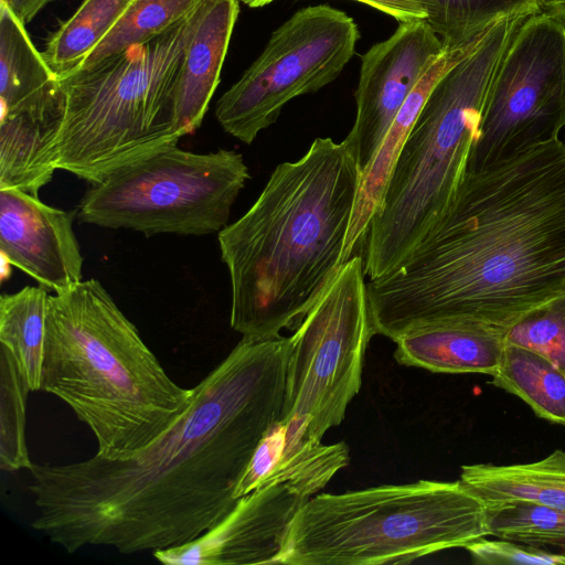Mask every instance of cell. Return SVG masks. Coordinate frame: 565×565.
I'll use <instances>...</instances> for the list:
<instances>
[{
	"label": "cell",
	"mask_w": 565,
	"mask_h": 565,
	"mask_svg": "<svg viewBox=\"0 0 565 565\" xmlns=\"http://www.w3.org/2000/svg\"><path fill=\"white\" fill-rule=\"evenodd\" d=\"M290 337L242 338L193 387L184 414L122 460L32 462L31 526L73 554L154 552L198 540L236 505L235 490L280 419Z\"/></svg>",
	"instance_id": "1"
},
{
	"label": "cell",
	"mask_w": 565,
	"mask_h": 565,
	"mask_svg": "<svg viewBox=\"0 0 565 565\" xmlns=\"http://www.w3.org/2000/svg\"><path fill=\"white\" fill-rule=\"evenodd\" d=\"M366 291L373 335L393 341L435 322L507 330L565 292V142L465 172L437 223Z\"/></svg>",
	"instance_id": "2"
},
{
	"label": "cell",
	"mask_w": 565,
	"mask_h": 565,
	"mask_svg": "<svg viewBox=\"0 0 565 565\" xmlns=\"http://www.w3.org/2000/svg\"><path fill=\"white\" fill-rule=\"evenodd\" d=\"M362 171L344 141L316 138L278 164L249 210L217 233L230 322L263 340L297 328L341 267Z\"/></svg>",
	"instance_id": "3"
},
{
	"label": "cell",
	"mask_w": 565,
	"mask_h": 565,
	"mask_svg": "<svg viewBox=\"0 0 565 565\" xmlns=\"http://www.w3.org/2000/svg\"><path fill=\"white\" fill-rule=\"evenodd\" d=\"M41 391L63 401L94 435L97 455L129 459L184 414L178 385L97 279L49 295Z\"/></svg>",
	"instance_id": "4"
},
{
	"label": "cell",
	"mask_w": 565,
	"mask_h": 565,
	"mask_svg": "<svg viewBox=\"0 0 565 565\" xmlns=\"http://www.w3.org/2000/svg\"><path fill=\"white\" fill-rule=\"evenodd\" d=\"M526 17L501 19L436 83L398 153L362 256L367 280L392 271L449 206L501 58Z\"/></svg>",
	"instance_id": "5"
},
{
	"label": "cell",
	"mask_w": 565,
	"mask_h": 565,
	"mask_svg": "<svg viewBox=\"0 0 565 565\" xmlns=\"http://www.w3.org/2000/svg\"><path fill=\"white\" fill-rule=\"evenodd\" d=\"M204 0L164 34L60 78L62 120L55 166L89 184L178 145L174 93Z\"/></svg>",
	"instance_id": "6"
},
{
	"label": "cell",
	"mask_w": 565,
	"mask_h": 565,
	"mask_svg": "<svg viewBox=\"0 0 565 565\" xmlns=\"http://www.w3.org/2000/svg\"><path fill=\"white\" fill-rule=\"evenodd\" d=\"M486 536V508L459 480H418L315 495L295 518L278 564L411 563Z\"/></svg>",
	"instance_id": "7"
},
{
	"label": "cell",
	"mask_w": 565,
	"mask_h": 565,
	"mask_svg": "<svg viewBox=\"0 0 565 565\" xmlns=\"http://www.w3.org/2000/svg\"><path fill=\"white\" fill-rule=\"evenodd\" d=\"M249 178L243 156L234 150L196 153L174 145L90 184L77 217L147 236L218 233Z\"/></svg>",
	"instance_id": "8"
},
{
	"label": "cell",
	"mask_w": 565,
	"mask_h": 565,
	"mask_svg": "<svg viewBox=\"0 0 565 565\" xmlns=\"http://www.w3.org/2000/svg\"><path fill=\"white\" fill-rule=\"evenodd\" d=\"M373 337L364 263L353 255L290 337L279 423L282 459L321 443L340 425L362 383L363 358Z\"/></svg>",
	"instance_id": "9"
},
{
	"label": "cell",
	"mask_w": 565,
	"mask_h": 565,
	"mask_svg": "<svg viewBox=\"0 0 565 565\" xmlns=\"http://www.w3.org/2000/svg\"><path fill=\"white\" fill-rule=\"evenodd\" d=\"M565 126V23L540 11L515 30L491 83L465 172L558 139Z\"/></svg>",
	"instance_id": "10"
},
{
	"label": "cell",
	"mask_w": 565,
	"mask_h": 565,
	"mask_svg": "<svg viewBox=\"0 0 565 565\" xmlns=\"http://www.w3.org/2000/svg\"><path fill=\"white\" fill-rule=\"evenodd\" d=\"M358 25L328 4L302 8L276 29L260 55L217 100L225 132L246 145L295 97L333 82L355 53Z\"/></svg>",
	"instance_id": "11"
},
{
	"label": "cell",
	"mask_w": 565,
	"mask_h": 565,
	"mask_svg": "<svg viewBox=\"0 0 565 565\" xmlns=\"http://www.w3.org/2000/svg\"><path fill=\"white\" fill-rule=\"evenodd\" d=\"M349 460L344 443L308 447L280 461L198 540L152 555L169 565L278 564L297 514Z\"/></svg>",
	"instance_id": "12"
},
{
	"label": "cell",
	"mask_w": 565,
	"mask_h": 565,
	"mask_svg": "<svg viewBox=\"0 0 565 565\" xmlns=\"http://www.w3.org/2000/svg\"><path fill=\"white\" fill-rule=\"evenodd\" d=\"M446 51L433 28L416 21L401 22L390 38L361 55L355 119L343 141L362 172L407 96Z\"/></svg>",
	"instance_id": "13"
},
{
	"label": "cell",
	"mask_w": 565,
	"mask_h": 565,
	"mask_svg": "<svg viewBox=\"0 0 565 565\" xmlns=\"http://www.w3.org/2000/svg\"><path fill=\"white\" fill-rule=\"evenodd\" d=\"M74 212L15 189H0V252L10 265L54 292L83 279V256L73 230Z\"/></svg>",
	"instance_id": "14"
},
{
	"label": "cell",
	"mask_w": 565,
	"mask_h": 565,
	"mask_svg": "<svg viewBox=\"0 0 565 565\" xmlns=\"http://www.w3.org/2000/svg\"><path fill=\"white\" fill-rule=\"evenodd\" d=\"M239 0H207L186 45L174 93V128L182 137L202 124L220 83Z\"/></svg>",
	"instance_id": "15"
},
{
	"label": "cell",
	"mask_w": 565,
	"mask_h": 565,
	"mask_svg": "<svg viewBox=\"0 0 565 565\" xmlns=\"http://www.w3.org/2000/svg\"><path fill=\"white\" fill-rule=\"evenodd\" d=\"M394 342V358L401 365L490 376L498 371L507 344L504 330L469 322L424 324Z\"/></svg>",
	"instance_id": "16"
},
{
	"label": "cell",
	"mask_w": 565,
	"mask_h": 565,
	"mask_svg": "<svg viewBox=\"0 0 565 565\" xmlns=\"http://www.w3.org/2000/svg\"><path fill=\"white\" fill-rule=\"evenodd\" d=\"M459 482L486 508L529 502L565 510V450L526 463L465 465Z\"/></svg>",
	"instance_id": "17"
},
{
	"label": "cell",
	"mask_w": 565,
	"mask_h": 565,
	"mask_svg": "<svg viewBox=\"0 0 565 565\" xmlns=\"http://www.w3.org/2000/svg\"><path fill=\"white\" fill-rule=\"evenodd\" d=\"M60 102V77L32 43L25 25L0 3V115Z\"/></svg>",
	"instance_id": "18"
},
{
	"label": "cell",
	"mask_w": 565,
	"mask_h": 565,
	"mask_svg": "<svg viewBox=\"0 0 565 565\" xmlns=\"http://www.w3.org/2000/svg\"><path fill=\"white\" fill-rule=\"evenodd\" d=\"M491 384L524 401L534 414L565 427V375L542 354L507 343Z\"/></svg>",
	"instance_id": "19"
},
{
	"label": "cell",
	"mask_w": 565,
	"mask_h": 565,
	"mask_svg": "<svg viewBox=\"0 0 565 565\" xmlns=\"http://www.w3.org/2000/svg\"><path fill=\"white\" fill-rule=\"evenodd\" d=\"M49 294L26 286L0 298V343L14 358L30 391H41Z\"/></svg>",
	"instance_id": "20"
},
{
	"label": "cell",
	"mask_w": 565,
	"mask_h": 565,
	"mask_svg": "<svg viewBox=\"0 0 565 565\" xmlns=\"http://www.w3.org/2000/svg\"><path fill=\"white\" fill-rule=\"evenodd\" d=\"M132 0H85L42 52L61 78L75 71L111 31Z\"/></svg>",
	"instance_id": "21"
},
{
	"label": "cell",
	"mask_w": 565,
	"mask_h": 565,
	"mask_svg": "<svg viewBox=\"0 0 565 565\" xmlns=\"http://www.w3.org/2000/svg\"><path fill=\"white\" fill-rule=\"evenodd\" d=\"M426 22L447 50L467 46L501 19L541 11L539 0H428Z\"/></svg>",
	"instance_id": "22"
},
{
	"label": "cell",
	"mask_w": 565,
	"mask_h": 565,
	"mask_svg": "<svg viewBox=\"0 0 565 565\" xmlns=\"http://www.w3.org/2000/svg\"><path fill=\"white\" fill-rule=\"evenodd\" d=\"M204 0H132L76 70H87L132 45L148 43L188 18Z\"/></svg>",
	"instance_id": "23"
},
{
	"label": "cell",
	"mask_w": 565,
	"mask_h": 565,
	"mask_svg": "<svg viewBox=\"0 0 565 565\" xmlns=\"http://www.w3.org/2000/svg\"><path fill=\"white\" fill-rule=\"evenodd\" d=\"M30 387L7 348L0 344V468L30 469L26 444V402Z\"/></svg>",
	"instance_id": "24"
},
{
	"label": "cell",
	"mask_w": 565,
	"mask_h": 565,
	"mask_svg": "<svg viewBox=\"0 0 565 565\" xmlns=\"http://www.w3.org/2000/svg\"><path fill=\"white\" fill-rule=\"evenodd\" d=\"M486 508V507H484ZM488 535L565 552V510L529 502L486 508Z\"/></svg>",
	"instance_id": "25"
},
{
	"label": "cell",
	"mask_w": 565,
	"mask_h": 565,
	"mask_svg": "<svg viewBox=\"0 0 565 565\" xmlns=\"http://www.w3.org/2000/svg\"><path fill=\"white\" fill-rule=\"evenodd\" d=\"M504 338L542 354L565 375V292L529 311Z\"/></svg>",
	"instance_id": "26"
},
{
	"label": "cell",
	"mask_w": 565,
	"mask_h": 565,
	"mask_svg": "<svg viewBox=\"0 0 565 565\" xmlns=\"http://www.w3.org/2000/svg\"><path fill=\"white\" fill-rule=\"evenodd\" d=\"M481 537L463 548L479 565H565V552H553L510 540Z\"/></svg>",
	"instance_id": "27"
},
{
	"label": "cell",
	"mask_w": 565,
	"mask_h": 565,
	"mask_svg": "<svg viewBox=\"0 0 565 565\" xmlns=\"http://www.w3.org/2000/svg\"><path fill=\"white\" fill-rule=\"evenodd\" d=\"M366 3L376 10L401 22L426 21L429 15L428 0H355Z\"/></svg>",
	"instance_id": "28"
},
{
	"label": "cell",
	"mask_w": 565,
	"mask_h": 565,
	"mask_svg": "<svg viewBox=\"0 0 565 565\" xmlns=\"http://www.w3.org/2000/svg\"><path fill=\"white\" fill-rule=\"evenodd\" d=\"M54 0H0L23 24L30 23L38 13Z\"/></svg>",
	"instance_id": "29"
},
{
	"label": "cell",
	"mask_w": 565,
	"mask_h": 565,
	"mask_svg": "<svg viewBox=\"0 0 565 565\" xmlns=\"http://www.w3.org/2000/svg\"><path fill=\"white\" fill-rule=\"evenodd\" d=\"M542 12L565 23V0H539Z\"/></svg>",
	"instance_id": "30"
},
{
	"label": "cell",
	"mask_w": 565,
	"mask_h": 565,
	"mask_svg": "<svg viewBox=\"0 0 565 565\" xmlns=\"http://www.w3.org/2000/svg\"><path fill=\"white\" fill-rule=\"evenodd\" d=\"M239 1L244 2L248 7L258 8V7H263L265 4H268V3H270L274 0H239Z\"/></svg>",
	"instance_id": "31"
}]
</instances>
